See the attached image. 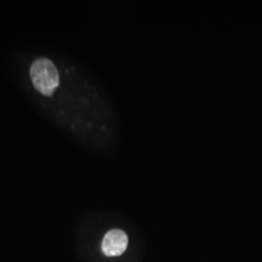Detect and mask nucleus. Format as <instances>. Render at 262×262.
Wrapping results in <instances>:
<instances>
[{
    "instance_id": "obj_2",
    "label": "nucleus",
    "mask_w": 262,
    "mask_h": 262,
    "mask_svg": "<svg viewBox=\"0 0 262 262\" xmlns=\"http://www.w3.org/2000/svg\"><path fill=\"white\" fill-rule=\"evenodd\" d=\"M128 245V237L122 229L109 230L101 244V249L107 256H119L125 252Z\"/></svg>"
},
{
    "instance_id": "obj_1",
    "label": "nucleus",
    "mask_w": 262,
    "mask_h": 262,
    "mask_svg": "<svg viewBox=\"0 0 262 262\" xmlns=\"http://www.w3.org/2000/svg\"><path fill=\"white\" fill-rule=\"evenodd\" d=\"M30 78L35 90L46 96H52L59 85V73L52 60L37 58L30 66Z\"/></svg>"
}]
</instances>
